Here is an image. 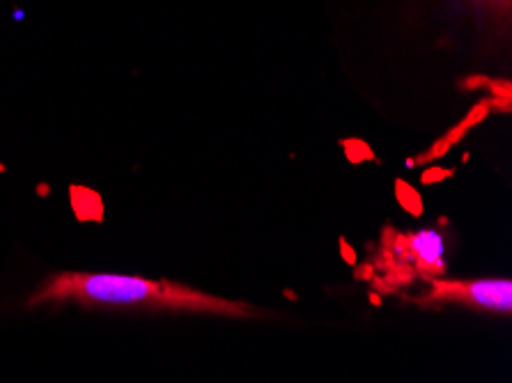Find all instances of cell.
I'll list each match as a JSON object with an SVG mask.
<instances>
[{
  "instance_id": "cell-3",
  "label": "cell",
  "mask_w": 512,
  "mask_h": 383,
  "mask_svg": "<svg viewBox=\"0 0 512 383\" xmlns=\"http://www.w3.org/2000/svg\"><path fill=\"white\" fill-rule=\"evenodd\" d=\"M430 292L423 296V306H467L510 315L512 283L510 280H439L432 278Z\"/></svg>"
},
{
  "instance_id": "cell-1",
  "label": "cell",
  "mask_w": 512,
  "mask_h": 383,
  "mask_svg": "<svg viewBox=\"0 0 512 383\" xmlns=\"http://www.w3.org/2000/svg\"><path fill=\"white\" fill-rule=\"evenodd\" d=\"M74 301L79 306L106 308H150L170 312H200V315L251 317L253 308L239 301L198 292V289L168 283V280H147L118 273H83L65 271L53 276L49 283L30 296L28 306L40 303Z\"/></svg>"
},
{
  "instance_id": "cell-5",
  "label": "cell",
  "mask_w": 512,
  "mask_h": 383,
  "mask_svg": "<svg viewBox=\"0 0 512 383\" xmlns=\"http://www.w3.org/2000/svg\"><path fill=\"white\" fill-rule=\"evenodd\" d=\"M395 189H398V200H400L402 207H405L407 211H411V214H414V216L421 214L423 202L416 195V191L411 189V186H405L402 182H398V186H395Z\"/></svg>"
},
{
  "instance_id": "cell-4",
  "label": "cell",
  "mask_w": 512,
  "mask_h": 383,
  "mask_svg": "<svg viewBox=\"0 0 512 383\" xmlns=\"http://www.w3.org/2000/svg\"><path fill=\"white\" fill-rule=\"evenodd\" d=\"M487 113H490V104H480V106L473 108V111L469 113L467 120H464V124H460V127H457V129L453 131V134H448L446 138H441V143L434 145V150L428 154V159H423V161L437 159V156H441L444 152L451 150V147L457 143V138L467 134V131L473 127V124H478L480 120H483V117H485Z\"/></svg>"
},
{
  "instance_id": "cell-6",
  "label": "cell",
  "mask_w": 512,
  "mask_h": 383,
  "mask_svg": "<svg viewBox=\"0 0 512 383\" xmlns=\"http://www.w3.org/2000/svg\"><path fill=\"white\" fill-rule=\"evenodd\" d=\"M476 3L485 5V7H492V10H501V12L510 10V0H476Z\"/></svg>"
},
{
  "instance_id": "cell-2",
  "label": "cell",
  "mask_w": 512,
  "mask_h": 383,
  "mask_svg": "<svg viewBox=\"0 0 512 383\" xmlns=\"http://www.w3.org/2000/svg\"><path fill=\"white\" fill-rule=\"evenodd\" d=\"M377 269L386 285H409L411 280L444 276V237L437 230L400 232L386 228L377 253Z\"/></svg>"
}]
</instances>
